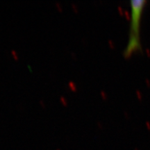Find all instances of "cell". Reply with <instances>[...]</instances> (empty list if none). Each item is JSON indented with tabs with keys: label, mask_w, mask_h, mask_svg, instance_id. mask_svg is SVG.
Masks as SVG:
<instances>
[{
	"label": "cell",
	"mask_w": 150,
	"mask_h": 150,
	"mask_svg": "<svg viewBox=\"0 0 150 150\" xmlns=\"http://www.w3.org/2000/svg\"><path fill=\"white\" fill-rule=\"evenodd\" d=\"M147 0H131L130 23H129L128 42L123 50V56L128 58L133 53L142 50L140 38V26L142 13L147 4Z\"/></svg>",
	"instance_id": "1"
},
{
	"label": "cell",
	"mask_w": 150,
	"mask_h": 150,
	"mask_svg": "<svg viewBox=\"0 0 150 150\" xmlns=\"http://www.w3.org/2000/svg\"><path fill=\"white\" fill-rule=\"evenodd\" d=\"M68 87L70 88V89L73 92L77 91V87H76V84H75L74 82L72 81H69Z\"/></svg>",
	"instance_id": "2"
},
{
	"label": "cell",
	"mask_w": 150,
	"mask_h": 150,
	"mask_svg": "<svg viewBox=\"0 0 150 150\" xmlns=\"http://www.w3.org/2000/svg\"><path fill=\"white\" fill-rule=\"evenodd\" d=\"M60 101H61V104H63V106H67V99H65V97L64 96L60 97Z\"/></svg>",
	"instance_id": "3"
},
{
	"label": "cell",
	"mask_w": 150,
	"mask_h": 150,
	"mask_svg": "<svg viewBox=\"0 0 150 150\" xmlns=\"http://www.w3.org/2000/svg\"><path fill=\"white\" fill-rule=\"evenodd\" d=\"M11 54L13 55V57L16 60H18L19 57H18V53L15 51V50H11Z\"/></svg>",
	"instance_id": "4"
},
{
	"label": "cell",
	"mask_w": 150,
	"mask_h": 150,
	"mask_svg": "<svg viewBox=\"0 0 150 150\" xmlns=\"http://www.w3.org/2000/svg\"><path fill=\"white\" fill-rule=\"evenodd\" d=\"M55 4H56V8H58V10L62 12V11H63V6H62L61 4H60L59 2H56Z\"/></svg>",
	"instance_id": "5"
},
{
	"label": "cell",
	"mask_w": 150,
	"mask_h": 150,
	"mask_svg": "<svg viewBox=\"0 0 150 150\" xmlns=\"http://www.w3.org/2000/svg\"><path fill=\"white\" fill-rule=\"evenodd\" d=\"M72 8L75 13H78V7L74 3H72Z\"/></svg>",
	"instance_id": "6"
},
{
	"label": "cell",
	"mask_w": 150,
	"mask_h": 150,
	"mask_svg": "<svg viewBox=\"0 0 150 150\" xmlns=\"http://www.w3.org/2000/svg\"><path fill=\"white\" fill-rule=\"evenodd\" d=\"M40 104L42 106V107H45V103L44 101L42 100V99L40 100Z\"/></svg>",
	"instance_id": "7"
},
{
	"label": "cell",
	"mask_w": 150,
	"mask_h": 150,
	"mask_svg": "<svg viewBox=\"0 0 150 150\" xmlns=\"http://www.w3.org/2000/svg\"><path fill=\"white\" fill-rule=\"evenodd\" d=\"M71 55H72V57L74 58V59H76V55L74 52H71Z\"/></svg>",
	"instance_id": "8"
},
{
	"label": "cell",
	"mask_w": 150,
	"mask_h": 150,
	"mask_svg": "<svg viewBox=\"0 0 150 150\" xmlns=\"http://www.w3.org/2000/svg\"><path fill=\"white\" fill-rule=\"evenodd\" d=\"M56 150H61V149H56Z\"/></svg>",
	"instance_id": "9"
}]
</instances>
